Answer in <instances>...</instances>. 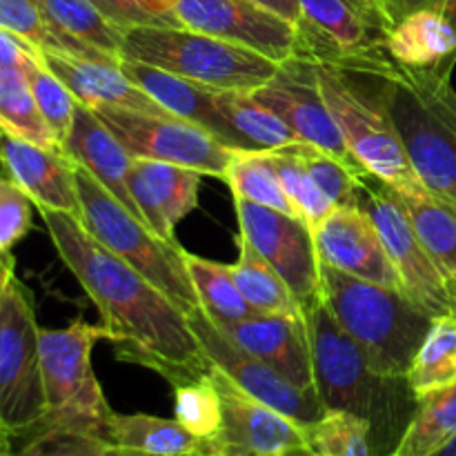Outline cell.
<instances>
[{"mask_svg": "<svg viewBox=\"0 0 456 456\" xmlns=\"http://www.w3.org/2000/svg\"><path fill=\"white\" fill-rule=\"evenodd\" d=\"M58 256L94 305L120 361L145 365L169 386L212 370L185 312L129 263L102 248L83 223L40 209Z\"/></svg>", "mask_w": 456, "mask_h": 456, "instance_id": "1", "label": "cell"}, {"mask_svg": "<svg viewBox=\"0 0 456 456\" xmlns=\"http://www.w3.org/2000/svg\"><path fill=\"white\" fill-rule=\"evenodd\" d=\"M301 310L310 337L314 386L323 408L363 419L370 426L374 454L392 456L419 408L408 379L379 374L321 297Z\"/></svg>", "mask_w": 456, "mask_h": 456, "instance_id": "2", "label": "cell"}, {"mask_svg": "<svg viewBox=\"0 0 456 456\" xmlns=\"http://www.w3.org/2000/svg\"><path fill=\"white\" fill-rule=\"evenodd\" d=\"M343 65L374 74L419 181L456 209V89L452 76L396 65L379 52Z\"/></svg>", "mask_w": 456, "mask_h": 456, "instance_id": "3", "label": "cell"}, {"mask_svg": "<svg viewBox=\"0 0 456 456\" xmlns=\"http://www.w3.org/2000/svg\"><path fill=\"white\" fill-rule=\"evenodd\" d=\"M321 298L379 374L405 377L432 316L399 289L370 283L321 261Z\"/></svg>", "mask_w": 456, "mask_h": 456, "instance_id": "4", "label": "cell"}, {"mask_svg": "<svg viewBox=\"0 0 456 456\" xmlns=\"http://www.w3.org/2000/svg\"><path fill=\"white\" fill-rule=\"evenodd\" d=\"M316 80L347 150L365 172L392 190L421 183L401 145L372 71L361 65L316 62Z\"/></svg>", "mask_w": 456, "mask_h": 456, "instance_id": "5", "label": "cell"}, {"mask_svg": "<svg viewBox=\"0 0 456 456\" xmlns=\"http://www.w3.org/2000/svg\"><path fill=\"white\" fill-rule=\"evenodd\" d=\"M120 58L142 62L221 92L252 94L281 62L185 27H134L123 36Z\"/></svg>", "mask_w": 456, "mask_h": 456, "instance_id": "6", "label": "cell"}, {"mask_svg": "<svg viewBox=\"0 0 456 456\" xmlns=\"http://www.w3.org/2000/svg\"><path fill=\"white\" fill-rule=\"evenodd\" d=\"M76 187L85 230L102 245L163 289L187 316L199 310L194 283L187 272L185 249L176 240H165L114 199L92 174L76 163Z\"/></svg>", "mask_w": 456, "mask_h": 456, "instance_id": "7", "label": "cell"}, {"mask_svg": "<svg viewBox=\"0 0 456 456\" xmlns=\"http://www.w3.org/2000/svg\"><path fill=\"white\" fill-rule=\"evenodd\" d=\"M98 341H110L107 330L80 319L61 330H40L47 412L34 428H67L105 439L107 421L114 410L92 370V352Z\"/></svg>", "mask_w": 456, "mask_h": 456, "instance_id": "8", "label": "cell"}, {"mask_svg": "<svg viewBox=\"0 0 456 456\" xmlns=\"http://www.w3.org/2000/svg\"><path fill=\"white\" fill-rule=\"evenodd\" d=\"M38 338L31 294L13 276L0 303V430L9 439L34 428L47 412Z\"/></svg>", "mask_w": 456, "mask_h": 456, "instance_id": "9", "label": "cell"}, {"mask_svg": "<svg viewBox=\"0 0 456 456\" xmlns=\"http://www.w3.org/2000/svg\"><path fill=\"white\" fill-rule=\"evenodd\" d=\"M359 205L372 218L383 248L399 272L403 292L432 319L456 312L452 283L423 248L392 187L363 172L359 176Z\"/></svg>", "mask_w": 456, "mask_h": 456, "instance_id": "10", "label": "cell"}, {"mask_svg": "<svg viewBox=\"0 0 456 456\" xmlns=\"http://www.w3.org/2000/svg\"><path fill=\"white\" fill-rule=\"evenodd\" d=\"M92 110V107H89ZM94 114L111 129L134 159L160 160L223 178L239 150H232L214 134L178 116H154L125 107L101 105Z\"/></svg>", "mask_w": 456, "mask_h": 456, "instance_id": "11", "label": "cell"}, {"mask_svg": "<svg viewBox=\"0 0 456 456\" xmlns=\"http://www.w3.org/2000/svg\"><path fill=\"white\" fill-rule=\"evenodd\" d=\"M239 236H243L292 289L298 305L321 297V258L312 227L265 205L234 199Z\"/></svg>", "mask_w": 456, "mask_h": 456, "instance_id": "12", "label": "cell"}, {"mask_svg": "<svg viewBox=\"0 0 456 456\" xmlns=\"http://www.w3.org/2000/svg\"><path fill=\"white\" fill-rule=\"evenodd\" d=\"M187 319H190L191 332L199 338L209 363L221 370L223 374H227L236 386L243 387L254 399L279 410L281 414H285L303 428L319 421L328 412L323 408L319 392L301 390L294 383H289L283 374L276 372L272 365H267L265 361L236 346L205 314L203 307L191 312Z\"/></svg>", "mask_w": 456, "mask_h": 456, "instance_id": "13", "label": "cell"}, {"mask_svg": "<svg viewBox=\"0 0 456 456\" xmlns=\"http://www.w3.org/2000/svg\"><path fill=\"white\" fill-rule=\"evenodd\" d=\"M252 98L274 111L281 120H285L289 129L298 136V141L312 142L321 150L330 151L343 163L356 169H363L359 160L347 150L346 138L338 129L332 111L323 101V94L316 80V62L310 58L292 56L283 61L276 74L254 89Z\"/></svg>", "mask_w": 456, "mask_h": 456, "instance_id": "14", "label": "cell"}, {"mask_svg": "<svg viewBox=\"0 0 456 456\" xmlns=\"http://www.w3.org/2000/svg\"><path fill=\"white\" fill-rule=\"evenodd\" d=\"M181 27L243 45L276 62L297 53V27L252 0H165Z\"/></svg>", "mask_w": 456, "mask_h": 456, "instance_id": "15", "label": "cell"}, {"mask_svg": "<svg viewBox=\"0 0 456 456\" xmlns=\"http://www.w3.org/2000/svg\"><path fill=\"white\" fill-rule=\"evenodd\" d=\"M209 379L223 405V428L216 439L223 456H285L305 445V432L297 421L254 399L214 365Z\"/></svg>", "mask_w": 456, "mask_h": 456, "instance_id": "16", "label": "cell"}, {"mask_svg": "<svg viewBox=\"0 0 456 456\" xmlns=\"http://www.w3.org/2000/svg\"><path fill=\"white\" fill-rule=\"evenodd\" d=\"M319 258L346 274L403 292L395 263L387 256L372 218L361 205L337 208L314 232Z\"/></svg>", "mask_w": 456, "mask_h": 456, "instance_id": "17", "label": "cell"}, {"mask_svg": "<svg viewBox=\"0 0 456 456\" xmlns=\"http://www.w3.org/2000/svg\"><path fill=\"white\" fill-rule=\"evenodd\" d=\"M0 167L38 209L69 214L76 221L83 218L76 163L65 151L34 145L0 129Z\"/></svg>", "mask_w": 456, "mask_h": 456, "instance_id": "18", "label": "cell"}, {"mask_svg": "<svg viewBox=\"0 0 456 456\" xmlns=\"http://www.w3.org/2000/svg\"><path fill=\"white\" fill-rule=\"evenodd\" d=\"M200 176L181 165L134 159L127 187L142 223L160 239L176 240L174 227L199 205Z\"/></svg>", "mask_w": 456, "mask_h": 456, "instance_id": "19", "label": "cell"}, {"mask_svg": "<svg viewBox=\"0 0 456 456\" xmlns=\"http://www.w3.org/2000/svg\"><path fill=\"white\" fill-rule=\"evenodd\" d=\"M218 330L236 346L272 365L297 387L316 390L310 337H307L303 312L301 314H256Z\"/></svg>", "mask_w": 456, "mask_h": 456, "instance_id": "20", "label": "cell"}, {"mask_svg": "<svg viewBox=\"0 0 456 456\" xmlns=\"http://www.w3.org/2000/svg\"><path fill=\"white\" fill-rule=\"evenodd\" d=\"M43 62L52 74L65 83L78 102L87 107H125L154 116H172L160 102H156L145 89L138 87L123 69L120 62L76 58L69 53L40 52Z\"/></svg>", "mask_w": 456, "mask_h": 456, "instance_id": "21", "label": "cell"}, {"mask_svg": "<svg viewBox=\"0 0 456 456\" xmlns=\"http://www.w3.org/2000/svg\"><path fill=\"white\" fill-rule=\"evenodd\" d=\"M120 69L174 116L208 129L209 134H214L218 141L225 142L232 150H245L243 141L232 129V125L223 116L221 107H218L221 89L191 83L181 76H174L169 71L156 69V67L142 65L136 61H127V58H120Z\"/></svg>", "mask_w": 456, "mask_h": 456, "instance_id": "22", "label": "cell"}, {"mask_svg": "<svg viewBox=\"0 0 456 456\" xmlns=\"http://www.w3.org/2000/svg\"><path fill=\"white\" fill-rule=\"evenodd\" d=\"M62 150L74 163L87 169L134 216L141 218L127 187V174L132 169L134 156L125 150L123 142L111 134V129L94 114V110H89L83 102H78L76 107L74 127H71Z\"/></svg>", "mask_w": 456, "mask_h": 456, "instance_id": "23", "label": "cell"}, {"mask_svg": "<svg viewBox=\"0 0 456 456\" xmlns=\"http://www.w3.org/2000/svg\"><path fill=\"white\" fill-rule=\"evenodd\" d=\"M383 52L396 65L452 76L456 65V31L444 13L426 9L392 27L383 38Z\"/></svg>", "mask_w": 456, "mask_h": 456, "instance_id": "24", "label": "cell"}, {"mask_svg": "<svg viewBox=\"0 0 456 456\" xmlns=\"http://www.w3.org/2000/svg\"><path fill=\"white\" fill-rule=\"evenodd\" d=\"M105 439L125 452L154 456H223L218 441L200 439L181 426L176 419L151 414L111 412Z\"/></svg>", "mask_w": 456, "mask_h": 456, "instance_id": "25", "label": "cell"}, {"mask_svg": "<svg viewBox=\"0 0 456 456\" xmlns=\"http://www.w3.org/2000/svg\"><path fill=\"white\" fill-rule=\"evenodd\" d=\"M392 191L408 214L423 248L452 283L456 276V209L432 194L423 183Z\"/></svg>", "mask_w": 456, "mask_h": 456, "instance_id": "26", "label": "cell"}, {"mask_svg": "<svg viewBox=\"0 0 456 456\" xmlns=\"http://www.w3.org/2000/svg\"><path fill=\"white\" fill-rule=\"evenodd\" d=\"M230 272L239 292L258 314H301L303 312L279 272L243 236H239V261L230 265Z\"/></svg>", "mask_w": 456, "mask_h": 456, "instance_id": "27", "label": "cell"}, {"mask_svg": "<svg viewBox=\"0 0 456 456\" xmlns=\"http://www.w3.org/2000/svg\"><path fill=\"white\" fill-rule=\"evenodd\" d=\"M183 256H185L187 272H190V279L194 283L200 307L218 328H225V325L239 323V321L252 319L258 314L236 288L230 265L208 261V258L187 252V249L183 252Z\"/></svg>", "mask_w": 456, "mask_h": 456, "instance_id": "28", "label": "cell"}, {"mask_svg": "<svg viewBox=\"0 0 456 456\" xmlns=\"http://www.w3.org/2000/svg\"><path fill=\"white\" fill-rule=\"evenodd\" d=\"M410 387L421 401L423 396L456 383V312L432 321L426 338L419 346L408 374Z\"/></svg>", "mask_w": 456, "mask_h": 456, "instance_id": "29", "label": "cell"}, {"mask_svg": "<svg viewBox=\"0 0 456 456\" xmlns=\"http://www.w3.org/2000/svg\"><path fill=\"white\" fill-rule=\"evenodd\" d=\"M0 29L20 36L27 43L38 47L40 52L69 53V56L76 58L120 62L56 29L47 18V13H45L40 0H0Z\"/></svg>", "mask_w": 456, "mask_h": 456, "instance_id": "30", "label": "cell"}, {"mask_svg": "<svg viewBox=\"0 0 456 456\" xmlns=\"http://www.w3.org/2000/svg\"><path fill=\"white\" fill-rule=\"evenodd\" d=\"M0 129L34 145L62 151L36 105L27 69L22 67L0 69Z\"/></svg>", "mask_w": 456, "mask_h": 456, "instance_id": "31", "label": "cell"}, {"mask_svg": "<svg viewBox=\"0 0 456 456\" xmlns=\"http://www.w3.org/2000/svg\"><path fill=\"white\" fill-rule=\"evenodd\" d=\"M218 107L232 129L239 134L245 150L270 151L298 142V136L285 125V120L254 101L252 94L221 92Z\"/></svg>", "mask_w": 456, "mask_h": 456, "instance_id": "32", "label": "cell"}, {"mask_svg": "<svg viewBox=\"0 0 456 456\" xmlns=\"http://www.w3.org/2000/svg\"><path fill=\"white\" fill-rule=\"evenodd\" d=\"M456 436V383L423 396L392 456H430Z\"/></svg>", "mask_w": 456, "mask_h": 456, "instance_id": "33", "label": "cell"}, {"mask_svg": "<svg viewBox=\"0 0 456 456\" xmlns=\"http://www.w3.org/2000/svg\"><path fill=\"white\" fill-rule=\"evenodd\" d=\"M225 183L230 185L234 199L249 200V203L265 205V208L279 209V212L297 216L292 200L285 194L283 185L276 174L272 151L258 150H239L227 167Z\"/></svg>", "mask_w": 456, "mask_h": 456, "instance_id": "34", "label": "cell"}, {"mask_svg": "<svg viewBox=\"0 0 456 456\" xmlns=\"http://www.w3.org/2000/svg\"><path fill=\"white\" fill-rule=\"evenodd\" d=\"M40 4L62 34L120 61L125 31L107 20L89 0H40Z\"/></svg>", "mask_w": 456, "mask_h": 456, "instance_id": "35", "label": "cell"}, {"mask_svg": "<svg viewBox=\"0 0 456 456\" xmlns=\"http://www.w3.org/2000/svg\"><path fill=\"white\" fill-rule=\"evenodd\" d=\"M172 390L174 419L191 435L216 441L223 428V405L209 372L203 377L174 383Z\"/></svg>", "mask_w": 456, "mask_h": 456, "instance_id": "36", "label": "cell"}, {"mask_svg": "<svg viewBox=\"0 0 456 456\" xmlns=\"http://www.w3.org/2000/svg\"><path fill=\"white\" fill-rule=\"evenodd\" d=\"M9 441V456H123L102 436L67 428H29Z\"/></svg>", "mask_w": 456, "mask_h": 456, "instance_id": "37", "label": "cell"}, {"mask_svg": "<svg viewBox=\"0 0 456 456\" xmlns=\"http://www.w3.org/2000/svg\"><path fill=\"white\" fill-rule=\"evenodd\" d=\"M305 445L319 456H377L370 426L347 412H325L303 428Z\"/></svg>", "mask_w": 456, "mask_h": 456, "instance_id": "38", "label": "cell"}, {"mask_svg": "<svg viewBox=\"0 0 456 456\" xmlns=\"http://www.w3.org/2000/svg\"><path fill=\"white\" fill-rule=\"evenodd\" d=\"M292 145L270 150L272 160H274L281 185H283L288 199L292 200L298 218H303V221L312 227V232H316L321 227V223H323L337 208H334V205L325 199L323 191L316 187V183L312 181L305 165L301 163V159H298V154L294 151Z\"/></svg>", "mask_w": 456, "mask_h": 456, "instance_id": "39", "label": "cell"}, {"mask_svg": "<svg viewBox=\"0 0 456 456\" xmlns=\"http://www.w3.org/2000/svg\"><path fill=\"white\" fill-rule=\"evenodd\" d=\"M294 151L298 154L301 163L305 165L307 174L316 183L325 199L334 208H354L359 205V176L365 169H356L343 163L330 151L312 145V142H294Z\"/></svg>", "mask_w": 456, "mask_h": 456, "instance_id": "40", "label": "cell"}, {"mask_svg": "<svg viewBox=\"0 0 456 456\" xmlns=\"http://www.w3.org/2000/svg\"><path fill=\"white\" fill-rule=\"evenodd\" d=\"M27 78H29L36 105H38L45 123H47V127L56 136L58 145L65 147V141L69 138L71 127H74L78 101L65 87V83L45 67L43 53H40V58L29 62V67H27Z\"/></svg>", "mask_w": 456, "mask_h": 456, "instance_id": "41", "label": "cell"}, {"mask_svg": "<svg viewBox=\"0 0 456 456\" xmlns=\"http://www.w3.org/2000/svg\"><path fill=\"white\" fill-rule=\"evenodd\" d=\"M118 29L134 27H181L165 0H89Z\"/></svg>", "mask_w": 456, "mask_h": 456, "instance_id": "42", "label": "cell"}, {"mask_svg": "<svg viewBox=\"0 0 456 456\" xmlns=\"http://www.w3.org/2000/svg\"><path fill=\"white\" fill-rule=\"evenodd\" d=\"M31 212H34V200L16 183L9 181L0 200V254L12 252L13 245L29 234Z\"/></svg>", "mask_w": 456, "mask_h": 456, "instance_id": "43", "label": "cell"}, {"mask_svg": "<svg viewBox=\"0 0 456 456\" xmlns=\"http://www.w3.org/2000/svg\"><path fill=\"white\" fill-rule=\"evenodd\" d=\"M445 0H368V7L383 34H387L392 27H396L412 13L426 12V9L441 12Z\"/></svg>", "mask_w": 456, "mask_h": 456, "instance_id": "44", "label": "cell"}, {"mask_svg": "<svg viewBox=\"0 0 456 456\" xmlns=\"http://www.w3.org/2000/svg\"><path fill=\"white\" fill-rule=\"evenodd\" d=\"M40 58V49L27 43L20 36L0 29V69L3 67H22L27 69L31 61Z\"/></svg>", "mask_w": 456, "mask_h": 456, "instance_id": "45", "label": "cell"}, {"mask_svg": "<svg viewBox=\"0 0 456 456\" xmlns=\"http://www.w3.org/2000/svg\"><path fill=\"white\" fill-rule=\"evenodd\" d=\"M252 3L261 4L267 12L276 13V16H281L294 27L301 20V0H252Z\"/></svg>", "mask_w": 456, "mask_h": 456, "instance_id": "46", "label": "cell"}, {"mask_svg": "<svg viewBox=\"0 0 456 456\" xmlns=\"http://www.w3.org/2000/svg\"><path fill=\"white\" fill-rule=\"evenodd\" d=\"M16 276V261H13L12 252L0 254V303H3L4 289H7L9 281Z\"/></svg>", "mask_w": 456, "mask_h": 456, "instance_id": "47", "label": "cell"}, {"mask_svg": "<svg viewBox=\"0 0 456 456\" xmlns=\"http://www.w3.org/2000/svg\"><path fill=\"white\" fill-rule=\"evenodd\" d=\"M441 13H444V16L448 18V22L454 27V31H456V0H445L444 9H441Z\"/></svg>", "mask_w": 456, "mask_h": 456, "instance_id": "48", "label": "cell"}, {"mask_svg": "<svg viewBox=\"0 0 456 456\" xmlns=\"http://www.w3.org/2000/svg\"><path fill=\"white\" fill-rule=\"evenodd\" d=\"M430 456H456V436H452V439H450L444 448L436 450V452Z\"/></svg>", "mask_w": 456, "mask_h": 456, "instance_id": "49", "label": "cell"}, {"mask_svg": "<svg viewBox=\"0 0 456 456\" xmlns=\"http://www.w3.org/2000/svg\"><path fill=\"white\" fill-rule=\"evenodd\" d=\"M9 452H12V441L7 432L0 430V456H9Z\"/></svg>", "mask_w": 456, "mask_h": 456, "instance_id": "50", "label": "cell"}, {"mask_svg": "<svg viewBox=\"0 0 456 456\" xmlns=\"http://www.w3.org/2000/svg\"><path fill=\"white\" fill-rule=\"evenodd\" d=\"M347 3H352L356 9H361V12L368 13V16L372 18V13H370V7H368V0H347ZM372 20H374V18H372ZM374 25H377V20H374ZM377 27H379V25H377ZM379 29H381V27H379Z\"/></svg>", "mask_w": 456, "mask_h": 456, "instance_id": "51", "label": "cell"}, {"mask_svg": "<svg viewBox=\"0 0 456 456\" xmlns=\"http://www.w3.org/2000/svg\"><path fill=\"white\" fill-rule=\"evenodd\" d=\"M285 456H319L316 452H312L310 448H307V445H303V448H297V450H292V452L289 454H285Z\"/></svg>", "mask_w": 456, "mask_h": 456, "instance_id": "52", "label": "cell"}, {"mask_svg": "<svg viewBox=\"0 0 456 456\" xmlns=\"http://www.w3.org/2000/svg\"><path fill=\"white\" fill-rule=\"evenodd\" d=\"M7 185H9V178L0 176V200H3V194H4V190H7Z\"/></svg>", "mask_w": 456, "mask_h": 456, "instance_id": "53", "label": "cell"}, {"mask_svg": "<svg viewBox=\"0 0 456 456\" xmlns=\"http://www.w3.org/2000/svg\"><path fill=\"white\" fill-rule=\"evenodd\" d=\"M123 456H154V454H141V452H125V450H123Z\"/></svg>", "mask_w": 456, "mask_h": 456, "instance_id": "54", "label": "cell"}, {"mask_svg": "<svg viewBox=\"0 0 456 456\" xmlns=\"http://www.w3.org/2000/svg\"><path fill=\"white\" fill-rule=\"evenodd\" d=\"M452 288H454V294H456V276H454V281H452Z\"/></svg>", "mask_w": 456, "mask_h": 456, "instance_id": "55", "label": "cell"}]
</instances>
